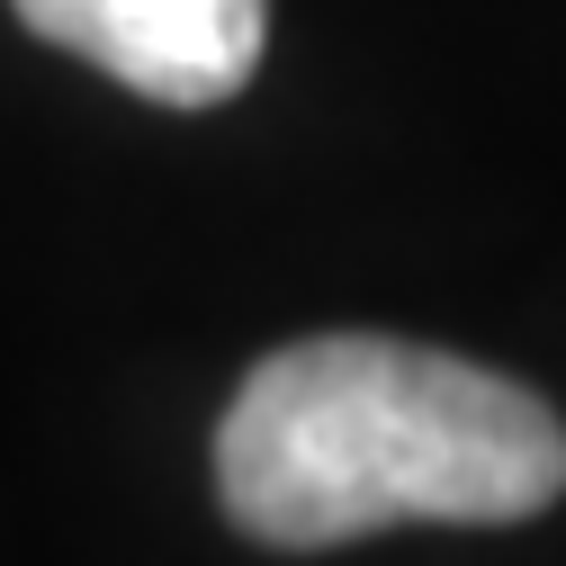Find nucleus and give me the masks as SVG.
Segmentation results:
<instances>
[{"mask_svg":"<svg viewBox=\"0 0 566 566\" xmlns=\"http://www.w3.org/2000/svg\"><path fill=\"white\" fill-rule=\"evenodd\" d=\"M217 494L261 548H342L396 522H531L566 494V422L459 350L315 333L234 387Z\"/></svg>","mask_w":566,"mask_h":566,"instance_id":"nucleus-1","label":"nucleus"},{"mask_svg":"<svg viewBox=\"0 0 566 566\" xmlns=\"http://www.w3.org/2000/svg\"><path fill=\"white\" fill-rule=\"evenodd\" d=\"M10 10L163 108H217L252 82L270 45V0H10Z\"/></svg>","mask_w":566,"mask_h":566,"instance_id":"nucleus-2","label":"nucleus"}]
</instances>
